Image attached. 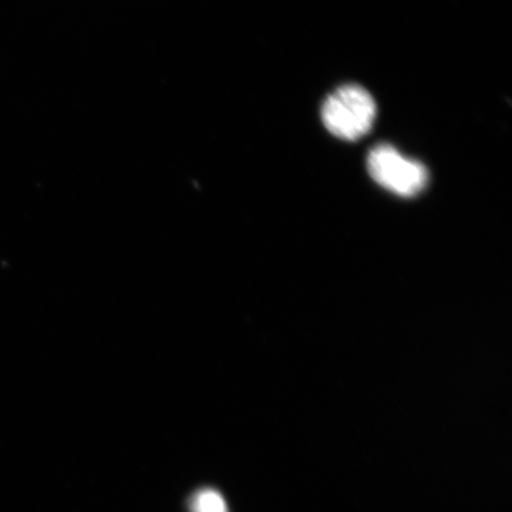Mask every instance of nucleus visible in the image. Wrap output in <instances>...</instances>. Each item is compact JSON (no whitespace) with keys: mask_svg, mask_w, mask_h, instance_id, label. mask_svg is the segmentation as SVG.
I'll return each instance as SVG.
<instances>
[{"mask_svg":"<svg viewBox=\"0 0 512 512\" xmlns=\"http://www.w3.org/2000/svg\"><path fill=\"white\" fill-rule=\"evenodd\" d=\"M376 113V102L366 88L344 85L325 99L322 120L332 136L356 142L370 132Z\"/></svg>","mask_w":512,"mask_h":512,"instance_id":"nucleus-1","label":"nucleus"},{"mask_svg":"<svg viewBox=\"0 0 512 512\" xmlns=\"http://www.w3.org/2000/svg\"><path fill=\"white\" fill-rule=\"evenodd\" d=\"M371 178L382 188L401 197H414L426 188L428 170L419 160L407 158L389 144H379L367 159Z\"/></svg>","mask_w":512,"mask_h":512,"instance_id":"nucleus-2","label":"nucleus"},{"mask_svg":"<svg viewBox=\"0 0 512 512\" xmlns=\"http://www.w3.org/2000/svg\"><path fill=\"white\" fill-rule=\"evenodd\" d=\"M190 512H229L227 503L219 491L201 489L189 499Z\"/></svg>","mask_w":512,"mask_h":512,"instance_id":"nucleus-3","label":"nucleus"}]
</instances>
